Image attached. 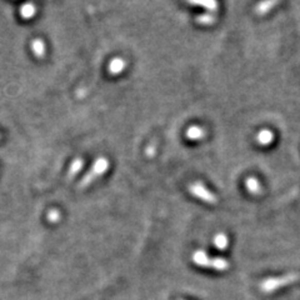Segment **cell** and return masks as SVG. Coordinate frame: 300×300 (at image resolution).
<instances>
[{
  "label": "cell",
  "mask_w": 300,
  "mask_h": 300,
  "mask_svg": "<svg viewBox=\"0 0 300 300\" xmlns=\"http://www.w3.org/2000/svg\"><path fill=\"white\" fill-rule=\"evenodd\" d=\"M193 261L198 267L202 268H210V269L218 270V272H224L230 267L228 260L223 258H210L203 250H198L193 254Z\"/></svg>",
  "instance_id": "cell-1"
},
{
  "label": "cell",
  "mask_w": 300,
  "mask_h": 300,
  "mask_svg": "<svg viewBox=\"0 0 300 300\" xmlns=\"http://www.w3.org/2000/svg\"><path fill=\"white\" fill-rule=\"evenodd\" d=\"M108 168H109V160H108L107 158H104V156L98 158L97 160H95L94 164H93L92 169H90L88 173L84 175L83 179L80 180L78 188L84 189V188H86V186H89L93 182H94L95 179H98L99 177H101L103 174H105Z\"/></svg>",
  "instance_id": "cell-2"
},
{
  "label": "cell",
  "mask_w": 300,
  "mask_h": 300,
  "mask_svg": "<svg viewBox=\"0 0 300 300\" xmlns=\"http://www.w3.org/2000/svg\"><path fill=\"white\" fill-rule=\"evenodd\" d=\"M299 279V274L296 273H290L287 275L283 276H276V278H269L265 279V280L260 284V289L264 293H273L276 289L283 287H287V285L291 284V283H295Z\"/></svg>",
  "instance_id": "cell-3"
},
{
  "label": "cell",
  "mask_w": 300,
  "mask_h": 300,
  "mask_svg": "<svg viewBox=\"0 0 300 300\" xmlns=\"http://www.w3.org/2000/svg\"><path fill=\"white\" fill-rule=\"evenodd\" d=\"M189 191H190L194 197H197L198 199L203 200V202L208 204H213V205H214V204L218 203L217 195L213 193L211 190H209V189L200 182L193 183V184L189 186Z\"/></svg>",
  "instance_id": "cell-4"
},
{
  "label": "cell",
  "mask_w": 300,
  "mask_h": 300,
  "mask_svg": "<svg viewBox=\"0 0 300 300\" xmlns=\"http://www.w3.org/2000/svg\"><path fill=\"white\" fill-rule=\"evenodd\" d=\"M125 68H127V62L123 58H114L108 65V72L110 75H119L125 70Z\"/></svg>",
  "instance_id": "cell-5"
},
{
  "label": "cell",
  "mask_w": 300,
  "mask_h": 300,
  "mask_svg": "<svg viewBox=\"0 0 300 300\" xmlns=\"http://www.w3.org/2000/svg\"><path fill=\"white\" fill-rule=\"evenodd\" d=\"M255 140L259 145H263V147H267V145L272 144L274 140V134L270 132L269 129H263L260 130L255 136Z\"/></svg>",
  "instance_id": "cell-6"
},
{
  "label": "cell",
  "mask_w": 300,
  "mask_h": 300,
  "mask_svg": "<svg viewBox=\"0 0 300 300\" xmlns=\"http://www.w3.org/2000/svg\"><path fill=\"white\" fill-rule=\"evenodd\" d=\"M185 135H186V138L190 139V140H200V139H203L204 136L206 135V133L202 127L193 125V127L188 128Z\"/></svg>",
  "instance_id": "cell-7"
},
{
  "label": "cell",
  "mask_w": 300,
  "mask_h": 300,
  "mask_svg": "<svg viewBox=\"0 0 300 300\" xmlns=\"http://www.w3.org/2000/svg\"><path fill=\"white\" fill-rule=\"evenodd\" d=\"M245 186H246V190L253 195H259L261 191H263V188H261L260 183L258 182V179H255V178H253V177L246 178Z\"/></svg>",
  "instance_id": "cell-8"
},
{
  "label": "cell",
  "mask_w": 300,
  "mask_h": 300,
  "mask_svg": "<svg viewBox=\"0 0 300 300\" xmlns=\"http://www.w3.org/2000/svg\"><path fill=\"white\" fill-rule=\"evenodd\" d=\"M188 3L191 5H197V7L205 8L206 10L211 11V13L218 10V3L214 2V0H189Z\"/></svg>",
  "instance_id": "cell-9"
},
{
  "label": "cell",
  "mask_w": 300,
  "mask_h": 300,
  "mask_svg": "<svg viewBox=\"0 0 300 300\" xmlns=\"http://www.w3.org/2000/svg\"><path fill=\"white\" fill-rule=\"evenodd\" d=\"M278 4H279V2H274V0H272V2L269 0V2L259 3L255 8V13L258 14V15H265V14L269 13V11L272 10L274 7H276Z\"/></svg>",
  "instance_id": "cell-10"
},
{
  "label": "cell",
  "mask_w": 300,
  "mask_h": 300,
  "mask_svg": "<svg viewBox=\"0 0 300 300\" xmlns=\"http://www.w3.org/2000/svg\"><path fill=\"white\" fill-rule=\"evenodd\" d=\"M83 165H84V160L81 158H77V159L73 160L70 168H69L68 180L74 179V178L80 173V170H81V168H83Z\"/></svg>",
  "instance_id": "cell-11"
},
{
  "label": "cell",
  "mask_w": 300,
  "mask_h": 300,
  "mask_svg": "<svg viewBox=\"0 0 300 300\" xmlns=\"http://www.w3.org/2000/svg\"><path fill=\"white\" fill-rule=\"evenodd\" d=\"M31 48H33L34 54H36L38 58H43L45 55V45L42 39L33 40V43H31Z\"/></svg>",
  "instance_id": "cell-12"
},
{
  "label": "cell",
  "mask_w": 300,
  "mask_h": 300,
  "mask_svg": "<svg viewBox=\"0 0 300 300\" xmlns=\"http://www.w3.org/2000/svg\"><path fill=\"white\" fill-rule=\"evenodd\" d=\"M229 244V239L226 237L224 233H220V234H217L214 237V245L218 248V249L224 250Z\"/></svg>",
  "instance_id": "cell-13"
},
{
  "label": "cell",
  "mask_w": 300,
  "mask_h": 300,
  "mask_svg": "<svg viewBox=\"0 0 300 300\" xmlns=\"http://www.w3.org/2000/svg\"><path fill=\"white\" fill-rule=\"evenodd\" d=\"M215 15H213V14H202V15H198L197 18H195V22L198 23V24H202V25H210V24H214L215 23Z\"/></svg>",
  "instance_id": "cell-14"
},
{
  "label": "cell",
  "mask_w": 300,
  "mask_h": 300,
  "mask_svg": "<svg viewBox=\"0 0 300 300\" xmlns=\"http://www.w3.org/2000/svg\"><path fill=\"white\" fill-rule=\"evenodd\" d=\"M36 5L34 4H25L23 5V8L20 9V14H22L23 18L28 19V18H31V16L36 14Z\"/></svg>",
  "instance_id": "cell-15"
},
{
  "label": "cell",
  "mask_w": 300,
  "mask_h": 300,
  "mask_svg": "<svg viewBox=\"0 0 300 300\" xmlns=\"http://www.w3.org/2000/svg\"><path fill=\"white\" fill-rule=\"evenodd\" d=\"M60 213L57 210V209H53V210H50L48 213V221L49 223H58V221L60 220Z\"/></svg>",
  "instance_id": "cell-16"
}]
</instances>
